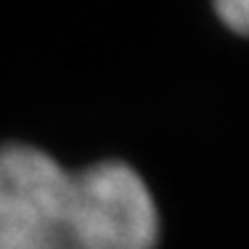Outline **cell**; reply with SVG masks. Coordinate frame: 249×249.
<instances>
[{
    "label": "cell",
    "mask_w": 249,
    "mask_h": 249,
    "mask_svg": "<svg viewBox=\"0 0 249 249\" xmlns=\"http://www.w3.org/2000/svg\"><path fill=\"white\" fill-rule=\"evenodd\" d=\"M159 212L124 162L67 170L51 154L0 149V249H157Z\"/></svg>",
    "instance_id": "cell-1"
},
{
    "label": "cell",
    "mask_w": 249,
    "mask_h": 249,
    "mask_svg": "<svg viewBox=\"0 0 249 249\" xmlns=\"http://www.w3.org/2000/svg\"><path fill=\"white\" fill-rule=\"evenodd\" d=\"M217 19L231 32L249 37V0H212Z\"/></svg>",
    "instance_id": "cell-2"
}]
</instances>
